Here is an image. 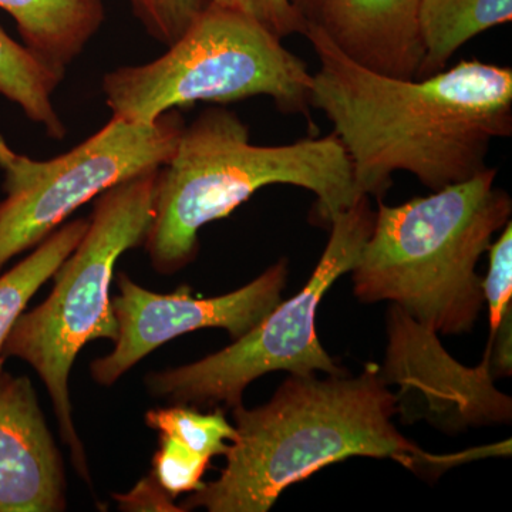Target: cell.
<instances>
[{
  "mask_svg": "<svg viewBox=\"0 0 512 512\" xmlns=\"http://www.w3.org/2000/svg\"><path fill=\"white\" fill-rule=\"evenodd\" d=\"M114 498L119 501L121 510L126 511H181L151 474L141 480L131 493L114 495Z\"/></svg>",
  "mask_w": 512,
  "mask_h": 512,
  "instance_id": "7402d4cb",
  "label": "cell"
},
{
  "mask_svg": "<svg viewBox=\"0 0 512 512\" xmlns=\"http://www.w3.org/2000/svg\"><path fill=\"white\" fill-rule=\"evenodd\" d=\"M158 170L121 181L96 197L86 234L52 276V292L33 311L22 313L2 349L3 360L18 357L29 363L45 383L60 436L87 484L92 480L74 427L69 376L87 343L114 342L119 335L110 299L114 266L124 252L144 244L153 218Z\"/></svg>",
  "mask_w": 512,
  "mask_h": 512,
  "instance_id": "5b68a950",
  "label": "cell"
},
{
  "mask_svg": "<svg viewBox=\"0 0 512 512\" xmlns=\"http://www.w3.org/2000/svg\"><path fill=\"white\" fill-rule=\"evenodd\" d=\"M396 394L380 367L349 377L291 373L264 406L232 409L237 437L228 447L220 478L194 491L181 511L266 512L289 485L349 457L392 458L414 473L441 474L483 456L510 453L500 446L436 456L394 427Z\"/></svg>",
  "mask_w": 512,
  "mask_h": 512,
  "instance_id": "7a4b0ae2",
  "label": "cell"
},
{
  "mask_svg": "<svg viewBox=\"0 0 512 512\" xmlns=\"http://www.w3.org/2000/svg\"><path fill=\"white\" fill-rule=\"evenodd\" d=\"M208 3L256 20L281 40L305 33V26L289 0H208Z\"/></svg>",
  "mask_w": 512,
  "mask_h": 512,
  "instance_id": "44dd1931",
  "label": "cell"
},
{
  "mask_svg": "<svg viewBox=\"0 0 512 512\" xmlns=\"http://www.w3.org/2000/svg\"><path fill=\"white\" fill-rule=\"evenodd\" d=\"M148 35L165 47L184 35L208 0H127Z\"/></svg>",
  "mask_w": 512,
  "mask_h": 512,
  "instance_id": "d6986e66",
  "label": "cell"
},
{
  "mask_svg": "<svg viewBox=\"0 0 512 512\" xmlns=\"http://www.w3.org/2000/svg\"><path fill=\"white\" fill-rule=\"evenodd\" d=\"M279 184L315 194L313 218L326 227L362 197L335 134L256 146L234 111L220 106L202 111L184 127L173 156L157 173L143 244L154 269L174 274L191 264L202 227L228 217L261 188Z\"/></svg>",
  "mask_w": 512,
  "mask_h": 512,
  "instance_id": "3957f363",
  "label": "cell"
},
{
  "mask_svg": "<svg viewBox=\"0 0 512 512\" xmlns=\"http://www.w3.org/2000/svg\"><path fill=\"white\" fill-rule=\"evenodd\" d=\"M512 19V0H420L417 23L423 60L416 79L447 69L468 40Z\"/></svg>",
  "mask_w": 512,
  "mask_h": 512,
  "instance_id": "5bb4252c",
  "label": "cell"
},
{
  "mask_svg": "<svg viewBox=\"0 0 512 512\" xmlns=\"http://www.w3.org/2000/svg\"><path fill=\"white\" fill-rule=\"evenodd\" d=\"M150 429L174 437L195 453L211 458L225 456L229 444L237 437V430L225 419L222 410L200 413L191 407L178 406L151 410L146 414Z\"/></svg>",
  "mask_w": 512,
  "mask_h": 512,
  "instance_id": "e0dca14e",
  "label": "cell"
},
{
  "mask_svg": "<svg viewBox=\"0 0 512 512\" xmlns=\"http://www.w3.org/2000/svg\"><path fill=\"white\" fill-rule=\"evenodd\" d=\"M312 73L301 57L256 20L210 5L153 62L104 74L101 89L114 117L156 121L197 101L227 104L271 97L282 113L311 121Z\"/></svg>",
  "mask_w": 512,
  "mask_h": 512,
  "instance_id": "8992f818",
  "label": "cell"
},
{
  "mask_svg": "<svg viewBox=\"0 0 512 512\" xmlns=\"http://www.w3.org/2000/svg\"><path fill=\"white\" fill-rule=\"evenodd\" d=\"M89 228V218H79L55 229L36 245L35 251L0 276V376L3 373L2 349L16 320L25 312L33 295L60 264L72 254Z\"/></svg>",
  "mask_w": 512,
  "mask_h": 512,
  "instance_id": "9a60e30c",
  "label": "cell"
},
{
  "mask_svg": "<svg viewBox=\"0 0 512 512\" xmlns=\"http://www.w3.org/2000/svg\"><path fill=\"white\" fill-rule=\"evenodd\" d=\"M63 79L26 47L0 28V94L40 124L52 140H63L67 128L53 103V94Z\"/></svg>",
  "mask_w": 512,
  "mask_h": 512,
  "instance_id": "2e32d148",
  "label": "cell"
},
{
  "mask_svg": "<svg viewBox=\"0 0 512 512\" xmlns=\"http://www.w3.org/2000/svg\"><path fill=\"white\" fill-rule=\"evenodd\" d=\"M495 180L497 170L487 167L397 207L377 200L372 234L352 269L356 298L393 302L443 335L473 329L485 302L478 261L511 221V197Z\"/></svg>",
  "mask_w": 512,
  "mask_h": 512,
  "instance_id": "277c9868",
  "label": "cell"
},
{
  "mask_svg": "<svg viewBox=\"0 0 512 512\" xmlns=\"http://www.w3.org/2000/svg\"><path fill=\"white\" fill-rule=\"evenodd\" d=\"M306 30L372 72L416 79L423 60L420 0H289ZM303 33V35H305Z\"/></svg>",
  "mask_w": 512,
  "mask_h": 512,
  "instance_id": "7c38bea8",
  "label": "cell"
},
{
  "mask_svg": "<svg viewBox=\"0 0 512 512\" xmlns=\"http://www.w3.org/2000/svg\"><path fill=\"white\" fill-rule=\"evenodd\" d=\"M23 43L60 79L99 32L103 0H0Z\"/></svg>",
  "mask_w": 512,
  "mask_h": 512,
  "instance_id": "4fadbf2b",
  "label": "cell"
},
{
  "mask_svg": "<svg viewBox=\"0 0 512 512\" xmlns=\"http://www.w3.org/2000/svg\"><path fill=\"white\" fill-rule=\"evenodd\" d=\"M319 59L311 107L322 111L352 163L359 194L382 200L393 174L431 191L487 168L491 144L512 134V70L464 60L424 79L372 72L306 30Z\"/></svg>",
  "mask_w": 512,
  "mask_h": 512,
  "instance_id": "6da1fadb",
  "label": "cell"
},
{
  "mask_svg": "<svg viewBox=\"0 0 512 512\" xmlns=\"http://www.w3.org/2000/svg\"><path fill=\"white\" fill-rule=\"evenodd\" d=\"M288 278L286 259L276 262L244 288L217 298H194L188 286L170 295L148 291L119 274V296L111 299L119 335L113 352L94 360V382L111 386L168 340L205 328L225 329L239 339L282 302Z\"/></svg>",
  "mask_w": 512,
  "mask_h": 512,
  "instance_id": "9c48e42d",
  "label": "cell"
},
{
  "mask_svg": "<svg viewBox=\"0 0 512 512\" xmlns=\"http://www.w3.org/2000/svg\"><path fill=\"white\" fill-rule=\"evenodd\" d=\"M375 220L370 198L362 195L333 218L325 252L298 295L279 303L228 348L190 365L148 375L146 384L151 396L181 406L224 403L234 409L241 406L249 384L266 373H346L320 345L316 313L330 286L352 272Z\"/></svg>",
  "mask_w": 512,
  "mask_h": 512,
  "instance_id": "52a82bcc",
  "label": "cell"
},
{
  "mask_svg": "<svg viewBox=\"0 0 512 512\" xmlns=\"http://www.w3.org/2000/svg\"><path fill=\"white\" fill-rule=\"evenodd\" d=\"M490 268L483 279L484 301L490 311L491 336L497 332L505 315L512 311V224L503 228V234L491 242Z\"/></svg>",
  "mask_w": 512,
  "mask_h": 512,
  "instance_id": "ffe728a7",
  "label": "cell"
},
{
  "mask_svg": "<svg viewBox=\"0 0 512 512\" xmlns=\"http://www.w3.org/2000/svg\"><path fill=\"white\" fill-rule=\"evenodd\" d=\"M210 461V458L195 453L174 437L160 434V447L154 456L151 476L156 478L165 493L175 498L204 487L202 477Z\"/></svg>",
  "mask_w": 512,
  "mask_h": 512,
  "instance_id": "ac0fdd59",
  "label": "cell"
},
{
  "mask_svg": "<svg viewBox=\"0 0 512 512\" xmlns=\"http://www.w3.org/2000/svg\"><path fill=\"white\" fill-rule=\"evenodd\" d=\"M387 332L389 346L380 375L384 383L400 387L397 413L403 423L424 419L437 429L460 431L511 421V397L494 386L490 346L477 367L461 365L433 329L396 305L389 309Z\"/></svg>",
  "mask_w": 512,
  "mask_h": 512,
  "instance_id": "30bf717a",
  "label": "cell"
},
{
  "mask_svg": "<svg viewBox=\"0 0 512 512\" xmlns=\"http://www.w3.org/2000/svg\"><path fill=\"white\" fill-rule=\"evenodd\" d=\"M66 510V474L29 377L0 376V512Z\"/></svg>",
  "mask_w": 512,
  "mask_h": 512,
  "instance_id": "8fae6325",
  "label": "cell"
},
{
  "mask_svg": "<svg viewBox=\"0 0 512 512\" xmlns=\"http://www.w3.org/2000/svg\"><path fill=\"white\" fill-rule=\"evenodd\" d=\"M184 127L178 110L151 123L113 116L79 146L46 161L16 154L0 137L6 194L0 202V269L101 192L158 170L173 156Z\"/></svg>",
  "mask_w": 512,
  "mask_h": 512,
  "instance_id": "ba28073f",
  "label": "cell"
}]
</instances>
